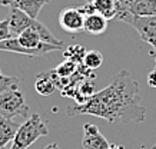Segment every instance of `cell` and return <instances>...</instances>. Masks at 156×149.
Instances as JSON below:
<instances>
[{
    "label": "cell",
    "instance_id": "cell-1",
    "mask_svg": "<svg viewBox=\"0 0 156 149\" xmlns=\"http://www.w3.org/2000/svg\"><path fill=\"white\" fill-rule=\"evenodd\" d=\"M69 116L92 115L110 123H140L146 119L139 83L128 70H120L102 90L75 105L67 106Z\"/></svg>",
    "mask_w": 156,
    "mask_h": 149
},
{
    "label": "cell",
    "instance_id": "cell-2",
    "mask_svg": "<svg viewBox=\"0 0 156 149\" xmlns=\"http://www.w3.org/2000/svg\"><path fill=\"white\" fill-rule=\"evenodd\" d=\"M49 133L48 126L39 113H32L23 123L19 126V129L14 135L10 149H29L32 145L42 136Z\"/></svg>",
    "mask_w": 156,
    "mask_h": 149
},
{
    "label": "cell",
    "instance_id": "cell-3",
    "mask_svg": "<svg viewBox=\"0 0 156 149\" xmlns=\"http://www.w3.org/2000/svg\"><path fill=\"white\" fill-rule=\"evenodd\" d=\"M0 115L12 119H27L29 106L26 105L24 95L19 89H10L0 95Z\"/></svg>",
    "mask_w": 156,
    "mask_h": 149
},
{
    "label": "cell",
    "instance_id": "cell-4",
    "mask_svg": "<svg viewBox=\"0 0 156 149\" xmlns=\"http://www.w3.org/2000/svg\"><path fill=\"white\" fill-rule=\"evenodd\" d=\"M120 22L128 23L137 32L139 37L156 52V16H123Z\"/></svg>",
    "mask_w": 156,
    "mask_h": 149
},
{
    "label": "cell",
    "instance_id": "cell-5",
    "mask_svg": "<svg viewBox=\"0 0 156 149\" xmlns=\"http://www.w3.org/2000/svg\"><path fill=\"white\" fill-rule=\"evenodd\" d=\"M156 16V0H123L119 5V13L116 19L123 16Z\"/></svg>",
    "mask_w": 156,
    "mask_h": 149
},
{
    "label": "cell",
    "instance_id": "cell-6",
    "mask_svg": "<svg viewBox=\"0 0 156 149\" xmlns=\"http://www.w3.org/2000/svg\"><path fill=\"white\" fill-rule=\"evenodd\" d=\"M85 15L80 12L79 7H66L59 15V24L67 33L76 34L83 30Z\"/></svg>",
    "mask_w": 156,
    "mask_h": 149
},
{
    "label": "cell",
    "instance_id": "cell-7",
    "mask_svg": "<svg viewBox=\"0 0 156 149\" xmlns=\"http://www.w3.org/2000/svg\"><path fill=\"white\" fill-rule=\"evenodd\" d=\"M82 146L85 149H110V144L108 142V139L100 133L99 128L93 123L83 125Z\"/></svg>",
    "mask_w": 156,
    "mask_h": 149
},
{
    "label": "cell",
    "instance_id": "cell-8",
    "mask_svg": "<svg viewBox=\"0 0 156 149\" xmlns=\"http://www.w3.org/2000/svg\"><path fill=\"white\" fill-rule=\"evenodd\" d=\"M109 20L103 17L99 13H90L85 16V23H83V30L93 36H100L108 30Z\"/></svg>",
    "mask_w": 156,
    "mask_h": 149
},
{
    "label": "cell",
    "instance_id": "cell-9",
    "mask_svg": "<svg viewBox=\"0 0 156 149\" xmlns=\"http://www.w3.org/2000/svg\"><path fill=\"white\" fill-rule=\"evenodd\" d=\"M19 126L16 119L0 115V148H6L7 144H12Z\"/></svg>",
    "mask_w": 156,
    "mask_h": 149
},
{
    "label": "cell",
    "instance_id": "cell-10",
    "mask_svg": "<svg viewBox=\"0 0 156 149\" xmlns=\"http://www.w3.org/2000/svg\"><path fill=\"white\" fill-rule=\"evenodd\" d=\"M95 7V12L106 17L108 20L116 19L119 13L118 2L116 0H90Z\"/></svg>",
    "mask_w": 156,
    "mask_h": 149
},
{
    "label": "cell",
    "instance_id": "cell-11",
    "mask_svg": "<svg viewBox=\"0 0 156 149\" xmlns=\"http://www.w3.org/2000/svg\"><path fill=\"white\" fill-rule=\"evenodd\" d=\"M34 87L36 92L42 96H50L55 89H56V82L52 76V72L49 73H40L36 77V82H34Z\"/></svg>",
    "mask_w": 156,
    "mask_h": 149
},
{
    "label": "cell",
    "instance_id": "cell-12",
    "mask_svg": "<svg viewBox=\"0 0 156 149\" xmlns=\"http://www.w3.org/2000/svg\"><path fill=\"white\" fill-rule=\"evenodd\" d=\"M48 2L49 0H19L13 7L20 9L22 12H24L26 15H29L30 17H33V19H37L42 7L46 5Z\"/></svg>",
    "mask_w": 156,
    "mask_h": 149
},
{
    "label": "cell",
    "instance_id": "cell-13",
    "mask_svg": "<svg viewBox=\"0 0 156 149\" xmlns=\"http://www.w3.org/2000/svg\"><path fill=\"white\" fill-rule=\"evenodd\" d=\"M103 63V55L99 52V50H87L83 56V62L82 65L86 67V69H90V70H96L99 69Z\"/></svg>",
    "mask_w": 156,
    "mask_h": 149
},
{
    "label": "cell",
    "instance_id": "cell-14",
    "mask_svg": "<svg viewBox=\"0 0 156 149\" xmlns=\"http://www.w3.org/2000/svg\"><path fill=\"white\" fill-rule=\"evenodd\" d=\"M85 48L80 46V44H75V46H69V48L65 50V58L67 60H72V62L80 65L83 62V56H85Z\"/></svg>",
    "mask_w": 156,
    "mask_h": 149
},
{
    "label": "cell",
    "instance_id": "cell-15",
    "mask_svg": "<svg viewBox=\"0 0 156 149\" xmlns=\"http://www.w3.org/2000/svg\"><path fill=\"white\" fill-rule=\"evenodd\" d=\"M19 86V79L16 76H6L0 73V95L10 89H17Z\"/></svg>",
    "mask_w": 156,
    "mask_h": 149
},
{
    "label": "cell",
    "instance_id": "cell-16",
    "mask_svg": "<svg viewBox=\"0 0 156 149\" xmlns=\"http://www.w3.org/2000/svg\"><path fill=\"white\" fill-rule=\"evenodd\" d=\"M10 37H13V34H12V30H10L9 20L7 19L0 20V42H3V40Z\"/></svg>",
    "mask_w": 156,
    "mask_h": 149
},
{
    "label": "cell",
    "instance_id": "cell-17",
    "mask_svg": "<svg viewBox=\"0 0 156 149\" xmlns=\"http://www.w3.org/2000/svg\"><path fill=\"white\" fill-rule=\"evenodd\" d=\"M147 85L151 87H156V70L152 69L149 75H147Z\"/></svg>",
    "mask_w": 156,
    "mask_h": 149
},
{
    "label": "cell",
    "instance_id": "cell-18",
    "mask_svg": "<svg viewBox=\"0 0 156 149\" xmlns=\"http://www.w3.org/2000/svg\"><path fill=\"white\" fill-rule=\"evenodd\" d=\"M44 149H60V148H59V145H57V144H55V142H53V144H49Z\"/></svg>",
    "mask_w": 156,
    "mask_h": 149
},
{
    "label": "cell",
    "instance_id": "cell-19",
    "mask_svg": "<svg viewBox=\"0 0 156 149\" xmlns=\"http://www.w3.org/2000/svg\"><path fill=\"white\" fill-rule=\"evenodd\" d=\"M110 149H126V148H125V146H122V145L113 144V145H110Z\"/></svg>",
    "mask_w": 156,
    "mask_h": 149
},
{
    "label": "cell",
    "instance_id": "cell-20",
    "mask_svg": "<svg viewBox=\"0 0 156 149\" xmlns=\"http://www.w3.org/2000/svg\"><path fill=\"white\" fill-rule=\"evenodd\" d=\"M116 2H118V7H119V5H120V3H122L123 0H116Z\"/></svg>",
    "mask_w": 156,
    "mask_h": 149
},
{
    "label": "cell",
    "instance_id": "cell-21",
    "mask_svg": "<svg viewBox=\"0 0 156 149\" xmlns=\"http://www.w3.org/2000/svg\"><path fill=\"white\" fill-rule=\"evenodd\" d=\"M152 149H156V144H155V145H153V148H152Z\"/></svg>",
    "mask_w": 156,
    "mask_h": 149
},
{
    "label": "cell",
    "instance_id": "cell-22",
    "mask_svg": "<svg viewBox=\"0 0 156 149\" xmlns=\"http://www.w3.org/2000/svg\"><path fill=\"white\" fill-rule=\"evenodd\" d=\"M155 70H156V59H155Z\"/></svg>",
    "mask_w": 156,
    "mask_h": 149
},
{
    "label": "cell",
    "instance_id": "cell-23",
    "mask_svg": "<svg viewBox=\"0 0 156 149\" xmlns=\"http://www.w3.org/2000/svg\"><path fill=\"white\" fill-rule=\"evenodd\" d=\"M0 149H5V148H0Z\"/></svg>",
    "mask_w": 156,
    "mask_h": 149
},
{
    "label": "cell",
    "instance_id": "cell-24",
    "mask_svg": "<svg viewBox=\"0 0 156 149\" xmlns=\"http://www.w3.org/2000/svg\"><path fill=\"white\" fill-rule=\"evenodd\" d=\"M0 73H2V70H0Z\"/></svg>",
    "mask_w": 156,
    "mask_h": 149
}]
</instances>
